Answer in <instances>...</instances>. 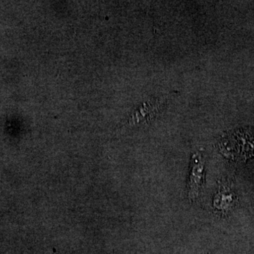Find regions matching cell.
Returning a JSON list of instances; mask_svg holds the SVG:
<instances>
[{"label":"cell","instance_id":"obj_1","mask_svg":"<svg viewBox=\"0 0 254 254\" xmlns=\"http://www.w3.org/2000/svg\"><path fill=\"white\" fill-rule=\"evenodd\" d=\"M205 168L204 155L195 152L191 156L189 175L188 197L190 201H195L199 196L204 182Z\"/></svg>","mask_w":254,"mask_h":254},{"label":"cell","instance_id":"obj_2","mask_svg":"<svg viewBox=\"0 0 254 254\" xmlns=\"http://www.w3.org/2000/svg\"><path fill=\"white\" fill-rule=\"evenodd\" d=\"M237 203V196L228 185H222L214 197V208L221 213L231 211Z\"/></svg>","mask_w":254,"mask_h":254}]
</instances>
